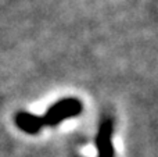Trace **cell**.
<instances>
[{
    "mask_svg": "<svg viewBox=\"0 0 158 157\" xmlns=\"http://www.w3.org/2000/svg\"><path fill=\"white\" fill-rule=\"evenodd\" d=\"M83 110V104L77 97H65L58 102H56L53 106H50L46 110L44 116L42 117L43 125L47 127H56L64 120L77 117Z\"/></svg>",
    "mask_w": 158,
    "mask_h": 157,
    "instance_id": "1",
    "label": "cell"
},
{
    "mask_svg": "<svg viewBox=\"0 0 158 157\" xmlns=\"http://www.w3.org/2000/svg\"><path fill=\"white\" fill-rule=\"evenodd\" d=\"M112 134H114V121L110 117H106L101 120L96 136L97 157H114L115 150L112 146Z\"/></svg>",
    "mask_w": 158,
    "mask_h": 157,
    "instance_id": "2",
    "label": "cell"
},
{
    "mask_svg": "<svg viewBox=\"0 0 158 157\" xmlns=\"http://www.w3.org/2000/svg\"><path fill=\"white\" fill-rule=\"evenodd\" d=\"M14 121H15V125L22 132L29 134V135H36L44 127L42 117L35 116L32 113H28V111H19V113H17Z\"/></svg>",
    "mask_w": 158,
    "mask_h": 157,
    "instance_id": "3",
    "label": "cell"
}]
</instances>
